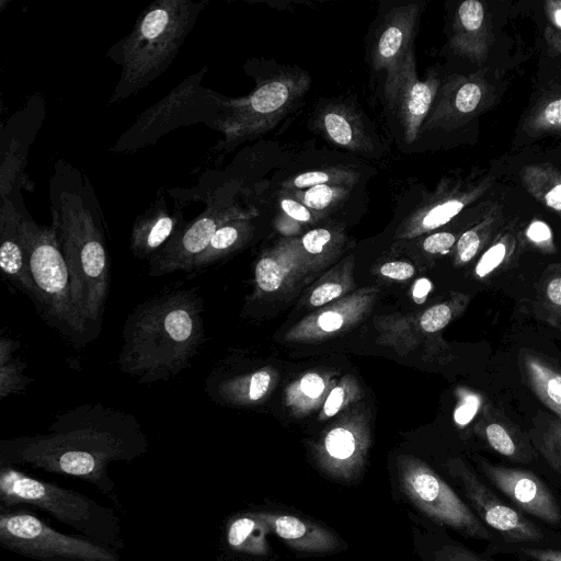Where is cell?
Here are the masks:
<instances>
[{
	"label": "cell",
	"mask_w": 561,
	"mask_h": 561,
	"mask_svg": "<svg viewBox=\"0 0 561 561\" xmlns=\"http://www.w3.org/2000/svg\"><path fill=\"white\" fill-rule=\"evenodd\" d=\"M147 447V435L133 414L85 403L58 414L44 434L1 442V458L94 478L108 461L130 460Z\"/></svg>",
	"instance_id": "1"
},
{
	"label": "cell",
	"mask_w": 561,
	"mask_h": 561,
	"mask_svg": "<svg viewBox=\"0 0 561 561\" xmlns=\"http://www.w3.org/2000/svg\"><path fill=\"white\" fill-rule=\"evenodd\" d=\"M51 226L68 264L72 298L96 334L110 293V256L101 209L88 176L59 159L49 185Z\"/></svg>",
	"instance_id": "2"
},
{
	"label": "cell",
	"mask_w": 561,
	"mask_h": 561,
	"mask_svg": "<svg viewBox=\"0 0 561 561\" xmlns=\"http://www.w3.org/2000/svg\"><path fill=\"white\" fill-rule=\"evenodd\" d=\"M198 288L164 289L138 304L123 325L116 364L139 383L168 381L191 366L205 342Z\"/></svg>",
	"instance_id": "3"
},
{
	"label": "cell",
	"mask_w": 561,
	"mask_h": 561,
	"mask_svg": "<svg viewBox=\"0 0 561 561\" xmlns=\"http://www.w3.org/2000/svg\"><path fill=\"white\" fill-rule=\"evenodd\" d=\"M208 0H156L106 57L121 67L107 106L116 105L158 79L178 56Z\"/></svg>",
	"instance_id": "4"
},
{
	"label": "cell",
	"mask_w": 561,
	"mask_h": 561,
	"mask_svg": "<svg viewBox=\"0 0 561 561\" xmlns=\"http://www.w3.org/2000/svg\"><path fill=\"white\" fill-rule=\"evenodd\" d=\"M24 230L38 312L73 344L84 345L93 336L75 306L71 275L56 230L51 225L37 224L28 213L24 217Z\"/></svg>",
	"instance_id": "5"
},
{
	"label": "cell",
	"mask_w": 561,
	"mask_h": 561,
	"mask_svg": "<svg viewBox=\"0 0 561 561\" xmlns=\"http://www.w3.org/2000/svg\"><path fill=\"white\" fill-rule=\"evenodd\" d=\"M208 67L183 79L164 98L140 113L111 151L128 153L157 142L165 134L194 124L220 130L229 98L202 84Z\"/></svg>",
	"instance_id": "6"
},
{
	"label": "cell",
	"mask_w": 561,
	"mask_h": 561,
	"mask_svg": "<svg viewBox=\"0 0 561 561\" xmlns=\"http://www.w3.org/2000/svg\"><path fill=\"white\" fill-rule=\"evenodd\" d=\"M168 192L182 207L201 201L205 209L186 221L165 247L148 261V274L152 277L192 271L193 263L209 245L219 227L244 211L236 198V184L231 182H217L201 175L195 186Z\"/></svg>",
	"instance_id": "7"
},
{
	"label": "cell",
	"mask_w": 561,
	"mask_h": 561,
	"mask_svg": "<svg viewBox=\"0 0 561 561\" xmlns=\"http://www.w3.org/2000/svg\"><path fill=\"white\" fill-rule=\"evenodd\" d=\"M307 89V78L290 73L260 80L247 96L231 99L220 127L224 139L213 152L229 151L238 144L271 128Z\"/></svg>",
	"instance_id": "8"
},
{
	"label": "cell",
	"mask_w": 561,
	"mask_h": 561,
	"mask_svg": "<svg viewBox=\"0 0 561 561\" xmlns=\"http://www.w3.org/2000/svg\"><path fill=\"white\" fill-rule=\"evenodd\" d=\"M401 490L424 515L463 536L490 540L491 534L479 517L434 471L415 461L400 472Z\"/></svg>",
	"instance_id": "9"
},
{
	"label": "cell",
	"mask_w": 561,
	"mask_h": 561,
	"mask_svg": "<svg viewBox=\"0 0 561 561\" xmlns=\"http://www.w3.org/2000/svg\"><path fill=\"white\" fill-rule=\"evenodd\" d=\"M1 541L11 550L37 559L51 561L113 560L102 549L57 534L31 515L2 518Z\"/></svg>",
	"instance_id": "10"
},
{
	"label": "cell",
	"mask_w": 561,
	"mask_h": 561,
	"mask_svg": "<svg viewBox=\"0 0 561 561\" xmlns=\"http://www.w3.org/2000/svg\"><path fill=\"white\" fill-rule=\"evenodd\" d=\"M450 472L459 481L476 515L481 522L512 541H537L539 528L517 510L505 504L461 460L450 463Z\"/></svg>",
	"instance_id": "11"
},
{
	"label": "cell",
	"mask_w": 561,
	"mask_h": 561,
	"mask_svg": "<svg viewBox=\"0 0 561 561\" xmlns=\"http://www.w3.org/2000/svg\"><path fill=\"white\" fill-rule=\"evenodd\" d=\"M45 117L43 96L33 95L25 106L14 113L2 129L0 196L20 197V186L24 178L27 151Z\"/></svg>",
	"instance_id": "12"
},
{
	"label": "cell",
	"mask_w": 561,
	"mask_h": 561,
	"mask_svg": "<svg viewBox=\"0 0 561 561\" xmlns=\"http://www.w3.org/2000/svg\"><path fill=\"white\" fill-rule=\"evenodd\" d=\"M486 479L503 492L520 511L548 524L561 522V507L546 485L534 472L478 460Z\"/></svg>",
	"instance_id": "13"
},
{
	"label": "cell",
	"mask_w": 561,
	"mask_h": 561,
	"mask_svg": "<svg viewBox=\"0 0 561 561\" xmlns=\"http://www.w3.org/2000/svg\"><path fill=\"white\" fill-rule=\"evenodd\" d=\"M439 80L430 73L424 80L417 77L413 47L404 56L392 88L386 92L396 105L404 139L413 142L424 124L438 91Z\"/></svg>",
	"instance_id": "14"
},
{
	"label": "cell",
	"mask_w": 561,
	"mask_h": 561,
	"mask_svg": "<svg viewBox=\"0 0 561 561\" xmlns=\"http://www.w3.org/2000/svg\"><path fill=\"white\" fill-rule=\"evenodd\" d=\"M27 214L23 204L12 197L1 198L0 205V268L20 290L35 300V286L30 272L28 244L24 230Z\"/></svg>",
	"instance_id": "15"
},
{
	"label": "cell",
	"mask_w": 561,
	"mask_h": 561,
	"mask_svg": "<svg viewBox=\"0 0 561 561\" xmlns=\"http://www.w3.org/2000/svg\"><path fill=\"white\" fill-rule=\"evenodd\" d=\"M421 10L419 3L405 4L392 10L374 43L371 64L375 70L386 71V92L394 84L399 67L413 47Z\"/></svg>",
	"instance_id": "16"
},
{
	"label": "cell",
	"mask_w": 561,
	"mask_h": 561,
	"mask_svg": "<svg viewBox=\"0 0 561 561\" xmlns=\"http://www.w3.org/2000/svg\"><path fill=\"white\" fill-rule=\"evenodd\" d=\"M184 207L174 203L170 208L161 192L152 204L135 218L129 249L139 260L149 261L183 228L186 224Z\"/></svg>",
	"instance_id": "17"
},
{
	"label": "cell",
	"mask_w": 561,
	"mask_h": 561,
	"mask_svg": "<svg viewBox=\"0 0 561 561\" xmlns=\"http://www.w3.org/2000/svg\"><path fill=\"white\" fill-rule=\"evenodd\" d=\"M270 530L295 550L329 553L341 546L340 538L330 529L294 515L261 513Z\"/></svg>",
	"instance_id": "18"
},
{
	"label": "cell",
	"mask_w": 561,
	"mask_h": 561,
	"mask_svg": "<svg viewBox=\"0 0 561 561\" xmlns=\"http://www.w3.org/2000/svg\"><path fill=\"white\" fill-rule=\"evenodd\" d=\"M476 432L491 449L512 461L525 463L534 457L528 439L491 407H485Z\"/></svg>",
	"instance_id": "19"
},
{
	"label": "cell",
	"mask_w": 561,
	"mask_h": 561,
	"mask_svg": "<svg viewBox=\"0 0 561 561\" xmlns=\"http://www.w3.org/2000/svg\"><path fill=\"white\" fill-rule=\"evenodd\" d=\"M453 48L472 59L486 54L485 11L478 0H466L457 9L454 22Z\"/></svg>",
	"instance_id": "20"
},
{
	"label": "cell",
	"mask_w": 561,
	"mask_h": 561,
	"mask_svg": "<svg viewBox=\"0 0 561 561\" xmlns=\"http://www.w3.org/2000/svg\"><path fill=\"white\" fill-rule=\"evenodd\" d=\"M321 133L333 144L347 150H371V142L359 118L346 106L329 105L318 114Z\"/></svg>",
	"instance_id": "21"
},
{
	"label": "cell",
	"mask_w": 561,
	"mask_h": 561,
	"mask_svg": "<svg viewBox=\"0 0 561 561\" xmlns=\"http://www.w3.org/2000/svg\"><path fill=\"white\" fill-rule=\"evenodd\" d=\"M479 192L480 187L469 191L438 190L412 215L411 221L414 229L430 231L446 225L472 202Z\"/></svg>",
	"instance_id": "22"
},
{
	"label": "cell",
	"mask_w": 561,
	"mask_h": 561,
	"mask_svg": "<svg viewBox=\"0 0 561 561\" xmlns=\"http://www.w3.org/2000/svg\"><path fill=\"white\" fill-rule=\"evenodd\" d=\"M519 364L527 386L561 420V371L529 351L520 353Z\"/></svg>",
	"instance_id": "23"
},
{
	"label": "cell",
	"mask_w": 561,
	"mask_h": 561,
	"mask_svg": "<svg viewBox=\"0 0 561 561\" xmlns=\"http://www.w3.org/2000/svg\"><path fill=\"white\" fill-rule=\"evenodd\" d=\"M251 218L252 211L244 209L220 226L209 245L193 263L192 271L202 270L242 245L251 231Z\"/></svg>",
	"instance_id": "24"
},
{
	"label": "cell",
	"mask_w": 561,
	"mask_h": 561,
	"mask_svg": "<svg viewBox=\"0 0 561 561\" xmlns=\"http://www.w3.org/2000/svg\"><path fill=\"white\" fill-rule=\"evenodd\" d=\"M524 187L541 204L561 215V171L550 163H535L520 171Z\"/></svg>",
	"instance_id": "25"
},
{
	"label": "cell",
	"mask_w": 561,
	"mask_h": 561,
	"mask_svg": "<svg viewBox=\"0 0 561 561\" xmlns=\"http://www.w3.org/2000/svg\"><path fill=\"white\" fill-rule=\"evenodd\" d=\"M528 437L537 451L561 474V420L548 412L533 417Z\"/></svg>",
	"instance_id": "26"
},
{
	"label": "cell",
	"mask_w": 561,
	"mask_h": 561,
	"mask_svg": "<svg viewBox=\"0 0 561 561\" xmlns=\"http://www.w3.org/2000/svg\"><path fill=\"white\" fill-rule=\"evenodd\" d=\"M534 312L561 332V264L550 265L538 282Z\"/></svg>",
	"instance_id": "27"
},
{
	"label": "cell",
	"mask_w": 561,
	"mask_h": 561,
	"mask_svg": "<svg viewBox=\"0 0 561 561\" xmlns=\"http://www.w3.org/2000/svg\"><path fill=\"white\" fill-rule=\"evenodd\" d=\"M270 528L261 514L237 518L228 531L230 546L242 549L249 553L267 556L270 547L267 534Z\"/></svg>",
	"instance_id": "28"
},
{
	"label": "cell",
	"mask_w": 561,
	"mask_h": 561,
	"mask_svg": "<svg viewBox=\"0 0 561 561\" xmlns=\"http://www.w3.org/2000/svg\"><path fill=\"white\" fill-rule=\"evenodd\" d=\"M19 345L18 341L9 336L0 337V399L24 391L33 381L24 374L26 364L13 356Z\"/></svg>",
	"instance_id": "29"
},
{
	"label": "cell",
	"mask_w": 561,
	"mask_h": 561,
	"mask_svg": "<svg viewBox=\"0 0 561 561\" xmlns=\"http://www.w3.org/2000/svg\"><path fill=\"white\" fill-rule=\"evenodd\" d=\"M346 185H316L305 190H288L295 198L313 211H323L341 204L348 195Z\"/></svg>",
	"instance_id": "30"
},
{
	"label": "cell",
	"mask_w": 561,
	"mask_h": 561,
	"mask_svg": "<svg viewBox=\"0 0 561 561\" xmlns=\"http://www.w3.org/2000/svg\"><path fill=\"white\" fill-rule=\"evenodd\" d=\"M515 240L512 236H502L495 240L480 256L474 266V275L484 279L506 267L515 252Z\"/></svg>",
	"instance_id": "31"
},
{
	"label": "cell",
	"mask_w": 561,
	"mask_h": 561,
	"mask_svg": "<svg viewBox=\"0 0 561 561\" xmlns=\"http://www.w3.org/2000/svg\"><path fill=\"white\" fill-rule=\"evenodd\" d=\"M357 174L351 170L330 168L312 170L297 174L284 183L285 190H305L316 185H346L352 186Z\"/></svg>",
	"instance_id": "32"
},
{
	"label": "cell",
	"mask_w": 561,
	"mask_h": 561,
	"mask_svg": "<svg viewBox=\"0 0 561 561\" xmlns=\"http://www.w3.org/2000/svg\"><path fill=\"white\" fill-rule=\"evenodd\" d=\"M533 135L561 133V91L540 102L526 121Z\"/></svg>",
	"instance_id": "33"
},
{
	"label": "cell",
	"mask_w": 561,
	"mask_h": 561,
	"mask_svg": "<svg viewBox=\"0 0 561 561\" xmlns=\"http://www.w3.org/2000/svg\"><path fill=\"white\" fill-rule=\"evenodd\" d=\"M324 446L328 456L336 463L335 471L337 472L339 465H344L345 478H347L346 466L356 453V442L353 434L345 428H334L328 433Z\"/></svg>",
	"instance_id": "34"
},
{
	"label": "cell",
	"mask_w": 561,
	"mask_h": 561,
	"mask_svg": "<svg viewBox=\"0 0 561 561\" xmlns=\"http://www.w3.org/2000/svg\"><path fill=\"white\" fill-rule=\"evenodd\" d=\"M490 232L489 222L466 230L456 243V261L459 264L470 262L481 250Z\"/></svg>",
	"instance_id": "35"
},
{
	"label": "cell",
	"mask_w": 561,
	"mask_h": 561,
	"mask_svg": "<svg viewBox=\"0 0 561 561\" xmlns=\"http://www.w3.org/2000/svg\"><path fill=\"white\" fill-rule=\"evenodd\" d=\"M255 282L263 291L272 293L278 289L283 282L279 264L271 256L262 257L255 265Z\"/></svg>",
	"instance_id": "36"
},
{
	"label": "cell",
	"mask_w": 561,
	"mask_h": 561,
	"mask_svg": "<svg viewBox=\"0 0 561 561\" xmlns=\"http://www.w3.org/2000/svg\"><path fill=\"white\" fill-rule=\"evenodd\" d=\"M481 99V87L476 82H465L453 96V108L458 114H470L477 110Z\"/></svg>",
	"instance_id": "37"
},
{
	"label": "cell",
	"mask_w": 561,
	"mask_h": 561,
	"mask_svg": "<svg viewBox=\"0 0 561 561\" xmlns=\"http://www.w3.org/2000/svg\"><path fill=\"white\" fill-rule=\"evenodd\" d=\"M454 309L447 304L428 308L421 317V327L425 332H437L445 328L453 318Z\"/></svg>",
	"instance_id": "38"
},
{
	"label": "cell",
	"mask_w": 561,
	"mask_h": 561,
	"mask_svg": "<svg viewBox=\"0 0 561 561\" xmlns=\"http://www.w3.org/2000/svg\"><path fill=\"white\" fill-rule=\"evenodd\" d=\"M279 208L285 218L295 222L307 224L313 219V214L290 193H284L279 198Z\"/></svg>",
	"instance_id": "39"
},
{
	"label": "cell",
	"mask_w": 561,
	"mask_h": 561,
	"mask_svg": "<svg viewBox=\"0 0 561 561\" xmlns=\"http://www.w3.org/2000/svg\"><path fill=\"white\" fill-rule=\"evenodd\" d=\"M526 237L543 251H553L552 233L549 226L541 220H534L526 230Z\"/></svg>",
	"instance_id": "40"
},
{
	"label": "cell",
	"mask_w": 561,
	"mask_h": 561,
	"mask_svg": "<svg viewBox=\"0 0 561 561\" xmlns=\"http://www.w3.org/2000/svg\"><path fill=\"white\" fill-rule=\"evenodd\" d=\"M455 243H457V238L453 232L440 231L426 237L423 241V249L431 254H444L447 253Z\"/></svg>",
	"instance_id": "41"
},
{
	"label": "cell",
	"mask_w": 561,
	"mask_h": 561,
	"mask_svg": "<svg viewBox=\"0 0 561 561\" xmlns=\"http://www.w3.org/2000/svg\"><path fill=\"white\" fill-rule=\"evenodd\" d=\"M332 239V233L325 228H316L302 237L304 249L311 254H319Z\"/></svg>",
	"instance_id": "42"
},
{
	"label": "cell",
	"mask_w": 561,
	"mask_h": 561,
	"mask_svg": "<svg viewBox=\"0 0 561 561\" xmlns=\"http://www.w3.org/2000/svg\"><path fill=\"white\" fill-rule=\"evenodd\" d=\"M271 377L266 371H255L248 381L247 397L251 401H257L267 391Z\"/></svg>",
	"instance_id": "43"
},
{
	"label": "cell",
	"mask_w": 561,
	"mask_h": 561,
	"mask_svg": "<svg viewBox=\"0 0 561 561\" xmlns=\"http://www.w3.org/2000/svg\"><path fill=\"white\" fill-rule=\"evenodd\" d=\"M434 561H488L461 547L447 546L435 557Z\"/></svg>",
	"instance_id": "44"
},
{
	"label": "cell",
	"mask_w": 561,
	"mask_h": 561,
	"mask_svg": "<svg viewBox=\"0 0 561 561\" xmlns=\"http://www.w3.org/2000/svg\"><path fill=\"white\" fill-rule=\"evenodd\" d=\"M342 294V287L335 283H327L317 287L311 296L310 302L313 306L324 305Z\"/></svg>",
	"instance_id": "45"
},
{
	"label": "cell",
	"mask_w": 561,
	"mask_h": 561,
	"mask_svg": "<svg viewBox=\"0 0 561 561\" xmlns=\"http://www.w3.org/2000/svg\"><path fill=\"white\" fill-rule=\"evenodd\" d=\"M380 273L386 277L403 280L414 274V267L410 263L394 261L385 263L380 267Z\"/></svg>",
	"instance_id": "46"
},
{
	"label": "cell",
	"mask_w": 561,
	"mask_h": 561,
	"mask_svg": "<svg viewBox=\"0 0 561 561\" xmlns=\"http://www.w3.org/2000/svg\"><path fill=\"white\" fill-rule=\"evenodd\" d=\"M300 386L302 392L309 398H317L324 390V382L322 378L314 373L305 375L301 379Z\"/></svg>",
	"instance_id": "47"
},
{
	"label": "cell",
	"mask_w": 561,
	"mask_h": 561,
	"mask_svg": "<svg viewBox=\"0 0 561 561\" xmlns=\"http://www.w3.org/2000/svg\"><path fill=\"white\" fill-rule=\"evenodd\" d=\"M522 551L535 561H561V550L526 548Z\"/></svg>",
	"instance_id": "48"
},
{
	"label": "cell",
	"mask_w": 561,
	"mask_h": 561,
	"mask_svg": "<svg viewBox=\"0 0 561 561\" xmlns=\"http://www.w3.org/2000/svg\"><path fill=\"white\" fill-rule=\"evenodd\" d=\"M320 328L327 332L339 330L343 324V318L340 313L328 311L319 317Z\"/></svg>",
	"instance_id": "49"
},
{
	"label": "cell",
	"mask_w": 561,
	"mask_h": 561,
	"mask_svg": "<svg viewBox=\"0 0 561 561\" xmlns=\"http://www.w3.org/2000/svg\"><path fill=\"white\" fill-rule=\"evenodd\" d=\"M344 399V391L341 387L334 388L324 403V412L328 416L334 415L341 408Z\"/></svg>",
	"instance_id": "50"
},
{
	"label": "cell",
	"mask_w": 561,
	"mask_h": 561,
	"mask_svg": "<svg viewBox=\"0 0 561 561\" xmlns=\"http://www.w3.org/2000/svg\"><path fill=\"white\" fill-rule=\"evenodd\" d=\"M432 288V284L427 278H420L413 287V298L416 302L422 304Z\"/></svg>",
	"instance_id": "51"
},
{
	"label": "cell",
	"mask_w": 561,
	"mask_h": 561,
	"mask_svg": "<svg viewBox=\"0 0 561 561\" xmlns=\"http://www.w3.org/2000/svg\"><path fill=\"white\" fill-rule=\"evenodd\" d=\"M551 20L561 27V2H548Z\"/></svg>",
	"instance_id": "52"
}]
</instances>
